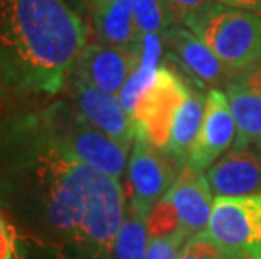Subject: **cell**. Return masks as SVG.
<instances>
[{"mask_svg": "<svg viewBox=\"0 0 261 259\" xmlns=\"http://www.w3.org/2000/svg\"><path fill=\"white\" fill-rule=\"evenodd\" d=\"M162 46L164 37L160 34H145L142 36V59L138 68L133 71L132 76L118 93V101L126 113L133 117L135 108L140 98L150 86L153 84L155 76L162 63Z\"/></svg>", "mask_w": 261, "mask_h": 259, "instance_id": "obj_17", "label": "cell"}, {"mask_svg": "<svg viewBox=\"0 0 261 259\" xmlns=\"http://www.w3.org/2000/svg\"><path fill=\"white\" fill-rule=\"evenodd\" d=\"M86 41L64 0H0V74L10 95H58Z\"/></svg>", "mask_w": 261, "mask_h": 259, "instance_id": "obj_2", "label": "cell"}, {"mask_svg": "<svg viewBox=\"0 0 261 259\" xmlns=\"http://www.w3.org/2000/svg\"><path fill=\"white\" fill-rule=\"evenodd\" d=\"M90 25L96 44L138 46L142 34L133 17L132 0H86Z\"/></svg>", "mask_w": 261, "mask_h": 259, "instance_id": "obj_15", "label": "cell"}, {"mask_svg": "<svg viewBox=\"0 0 261 259\" xmlns=\"http://www.w3.org/2000/svg\"><path fill=\"white\" fill-rule=\"evenodd\" d=\"M142 59V44L138 46H105L86 44L71 74L99 90L118 96L121 88L138 68Z\"/></svg>", "mask_w": 261, "mask_h": 259, "instance_id": "obj_9", "label": "cell"}, {"mask_svg": "<svg viewBox=\"0 0 261 259\" xmlns=\"http://www.w3.org/2000/svg\"><path fill=\"white\" fill-rule=\"evenodd\" d=\"M42 113L54 135L81 162L105 175L121 180L125 168L128 167L130 148L120 145L103 131L94 128L77 113L74 106L63 101L44 108Z\"/></svg>", "mask_w": 261, "mask_h": 259, "instance_id": "obj_4", "label": "cell"}, {"mask_svg": "<svg viewBox=\"0 0 261 259\" xmlns=\"http://www.w3.org/2000/svg\"><path fill=\"white\" fill-rule=\"evenodd\" d=\"M147 227L150 239L170 238V236H186V238H189L182 229V224L174 206L165 195L152 207V211L148 214Z\"/></svg>", "mask_w": 261, "mask_h": 259, "instance_id": "obj_21", "label": "cell"}, {"mask_svg": "<svg viewBox=\"0 0 261 259\" xmlns=\"http://www.w3.org/2000/svg\"><path fill=\"white\" fill-rule=\"evenodd\" d=\"M207 233L246 259H261V194L214 197Z\"/></svg>", "mask_w": 261, "mask_h": 259, "instance_id": "obj_7", "label": "cell"}, {"mask_svg": "<svg viewBox=\"0 0 261 259\" xmlns=\"http://www.w3.org/2000/svg\"><path fill=\"white\" fill-rule=\"evenodd\" d=\"M218 2L229 5V7L249 10V12L261 15V0H218Z\"/></svg>", "mask_w": 261, "mask_h": 259, "instance_id": "obj_26", "label": "cell"}, {"mask_svg": "<svg viewBox=\"0 0 261 259\" xmlns=\"http://www.w3.org/2000/svg\"><path fill=\"white\" fill-rule=\"evenodd\" d=\"M191 81L192 78L182 73L174 59L164 54L153 84L143 93L137 104L132 117L133 123L160 150L167 147L175 114L191 91Z\"/></svg>", "mask_w": 261, "mask_h": 259, "instance_id": "obj_5", "label": "cell"}, {"mask_svg": "<svg viewBox=\"0 0 261 259\" xmlns=\"http://www.w3.org/2000/svg\"><path fill=\"white\" fill-rule=\"evenodd\" d=\"M167 2L170 5L177 24L186 25L194 15L201 12L205 5H209L214 0H167Z\"/></svg>", "mask_w": 261, "mask_h": 259, "instance_id": "obj_25", "label": "cell"}, {"mask_svg": "<svg viewBox=\"0 0 261 259\" xmlns=\"http://www.w3.org/2000/svg\"><path fill=\"white\" fill-rule=\"evenodd\" d=\"M205 95L207 93H204V86L201 82L192 79L187 100L177 111L174 125H172L170 138L164 152L180 167L187 163L189 153H191V148L197 138L199 128H201Z\"/></svg>", "mask_w": 261, "mask_h": 259, "instance_id": "obj_16", "label": "cell"}, {"mask_svg": "<svg viewBox=\"0 0 261 259\" xmlns=\"http://www.w3.org/2000/svg\"><path fill=\"white\" fill-rule=\"evenodd\" d=\"M103 177L54 135L42 109L0 117V207L20 233L76 259Z\"/></svg>", "mask_w": 261, "mask_h": 259, "instance_id": "obj_1", "label": "cell"}, {"mask_svg": "<svg viewBox=\"0 0 261 259\" xmlns=\"http://www.w3.org/2000/svg\"><path fill=\"white\" fill-rule=\"evenodd\" d=\"M20 236V249L19 259H71L68 252H64L61 247L49 244L46 241L36 239L32 236H27L19 231Z\"/></svg>", "mask_w": 261, "mask_h": 259, "instance_id": "obj_22", "label": "cell"}, {"mask_svg": "<svg viewBox=\"0 0 261 259\" xmlns=\"http://www.w3.org/2000/svg\"><path fill=\"white\" fill-rule=\"evenodd\" d=\"M10 96L12 95H10V91L7 90V86H5V82H4L2 74H0V103H5Z\"/></svg>", "mask_w": 261, "mask_h": 259, "instance_id": "obj_27", "label": "cell"}, {"mask_svg": "<svg viewBox=\"0 0 261 259\" xmlns=\"http://www.w3.org/2000/svg\"><path fill=\"white\" fill-rule=\"evenodd\" d=\"M236 140V121L224 90L211 88L205 95L202 123L187 158V167L205 172L227 153Z\"/></svg>", "mask_w": 261, "mask_h": 259, "instance_id": "obj_8", "label": "cell"}, {"mask_svg": "<svg viewBox=\"0 0 261 259\" xmlns=\"http://www.w3.org/2000/svg\"><path fill=\"white\" fill-rule=\"evenodd\" d=\"M182 167L167 153L153 147L147 135L135 126L132 155L126 167V202L142 211L150 212L152 207L175 182Z\"/></svg>", "mask_w": 261, "mask_h": 259, "instance_id": "obj_6", "label": "cell"}, {"mask_svg": "<svg viewBox=\"0 0 261 259\" xmlns=\"http://www.w3.org/2000/svg\"><path fill=\"white\" fill-rule=\"evenodd\" d=\"M164 44L167 46L170 56L182 68V73L201 82L202 86L221 90V86L224 88L236 76L186 25L175 22L169 27L164 34Z\"/></svg>", "mask_w": 261, "mask_h": 259, "instance_id": "obj_10", "label": "cell"}, {"mask_svg": "<svg viewBox=\"0 0 261 259\" xmlns=\"http://www.w3.org/2000/svg\"><path fill=\"white\" fill-rule=\"evenodd\" d=\"M73 106L94 128L126 148L135 138V123L118 101V96L74 78Z\"/></svg>", "mask_w": 261, "mask_h": 259, "instance_id": "obj_11", "label": "cell"}, {"mask_svg": "<svg viewBox=\"0 0 261 259\" xmlns=\"http://www.w3.org/2000/svg\"><path fill=\"white\" fill-rule=\"evenodd\" d=\"M165 197L174 206L187 236L201 233L207 227L214 199L204 172H197L184 165Z\"/></svg>", "mask_w": 261, "mask_h": 259, "instance_id": "obj_14", "label": "cell"}, {"mask_svg": "<svg viewBox=\"0 0 261 259\" xmlns=\"http://www.w3.org/2000/svg\"><path fill=\"white\" fill-rule=\"evenodd\" d=\"M133 17L142 36L160 34L164 37L169 27L175 24V17L167 0H132Z\"/></svg>", "mask_w": 261, "mask_h": 259, "instance_id": "obj_19", "label": "cell"}, {"mask_svg": "<svg viewBox=\"0 0 261 259\" xmlns=\"http://www.w3.org/2000/svg\"><path fill=\"white\" fill-rule=\"evenodd\" d=\"M177 259H246L213 238L207 231L189 236Z\"/></svg>", "mask_w": 261, "mask_h": 259, "instance_id": "obj_20", "label": "cell"}, {"mask_svg": "<svg viewBox=\"0 0 261 259\" xmlns=\"http://www.w3.org/2000/svg\"><path fill=\"white\" fill-rule=\"evenodd\" d=\"M148 214L126 202L123 224L113 246V259H143L148 246Z\"/></svg>", "mask_w": 261, "mask_h": 259, "instance_id": "obj_18", "label": "cell"}, {"mask_svg": "<svg viewBox=\"0 0 261 259\" xmlns=\"http://www.w3.org/2000/svg\"><path fill=\"white\" fill-rule=\"evenodd\" d=\"M19 229L0 207V259H19Z\"/></svg>", "mask_w": 261, "mask_h": 259, "instance_id": "obj_23", "label": "cell"}, {"mask_svg": "<svg viewBox=\"0 0 261 259\" xmlns=\"http://www.w3.org/2000/svg\"><path fill=\"white\" fill-rule=\"evenodd\" d=\"M231 73L261 64V15L214 0L186 24Z\"/></svg>", "mask_w": 261, "mask_h": 259, "instance_id": "obj_3", "label": "cell"}, {"mask_svg": "<svg viewBox=\"0 0 261 259\" xmlns=\"http://www.w3.org/2000/svg\"><path fill=\"white\" fill-rule=\"evenodd\" d=\"M186 241H187L186 236H170V238L150 239L143 259H177L180 247L184 246Z\"/></svg>", "mask_w": 261, "mask_h": 259, "instance_id": "obj_24", "label": "cell"}, {"mask_svg": "<svg viewBox=\"0 0 261 259\" xmlns=\"http://www.w3.org/2000/svg\"><path fill=\"white\" fill-rule=\"evenodd\" d=\"M204 174L216 197L261 194V147L231 148Z\"/></svg>", "mask_w": 261, "mask_h": 259, "instance_id": "obj_12", "label": "cell"}, {"mask_svg": "<svg viewBox=\"0 0 261 259\" xmlns=\"http://www.w3.org/2000/svg\"><path fill=\"white\" fill-rule=\"evenodd\" d=\"M224 93L236 121L232 148L261 147V64L236 74L224 86Z\"/></svg>", "mask_w": 261, "mask_h": 259, "instance_id": "obj_13", "label": "cell"}]
</instances>
